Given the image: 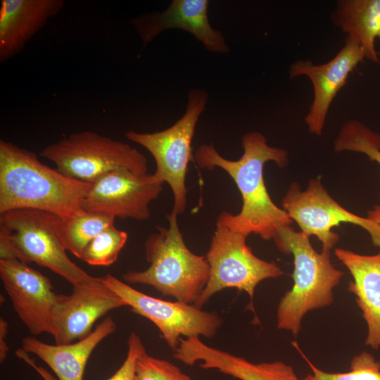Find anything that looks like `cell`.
Returning a JSON list of instances; mask_svg holds the SVG:
<instances>
[{"instance_id": "11", "label": "cell", "mask_w": 380, "mask_h": 380, "mask_svg": "<svg viewBox=\"0 0 380 380\" xmlns=\"http://www.w3.org/2000/svg\"><path fill=\"white\" fill-rule=\"evenodd\" d=\"M163 184L153 174L139 175L128 170L112 171L91 183L82 208L86 213L146 220L151 216L149 205L158 197Z\"/></svg>"}, {"instance_id": "13", "label": "cell", "mask_w": 380, "mask_h": 380, "mask_svg": "<svg viewBox=\"0 0 380 380\" xmlns=\"http://www.w3.org/2000/svg\"><path fill=\"white\" fill-rule=\"evenodd\" d=\"M123 306H127L125 302L99 277L72 286L70 295L58 294L51 322L55 344H69L85 338L92 332L96 320Z\"/></svg>"}, {"instance_id": "25", "label": "cell", "mask_w": 380, "mask_h": 380, "mask_svg": "<svg viewBox=\"0 0 380 380\" xmlns=\"http://www.w3.org/2000/svg\"><path fill=\"white\" fill-rule=\"evenodd\" d=\"M136 380H191L169 361L153 357L144 349L137 360Z\"/></svg>"}, {"instance_id": "3", "label": "cell", "mask_w": 380, "mask_h": 380, "mask_svg": "<svg viewBox=\"0 0 380 380\" xmlns=\"http://www.w3.org/2000/svg\"><path fill=\"white\" fill-rule=\"evenodd\" d=\"M310 236L284 226L274 238L277 248L293 257V284L281 298L277 312V328L296 336L307 312L327 307L334 302V289L343 272L330 260V251H316Z\"/></svg>"}, {"instance_id": "18", "label": "cell", "mask_w": 380, "mask_h": 380, "mask_svg": "<svg viewBox=\"0 0 380 380\" xmlns=\"http://www.w3.org/2000/svg\"><path fill=\"white\" fill-rule=\"evenodd\" d=\"M334 254L352 275L348 290L355 296L367 326L365 345L377 350L380 347V251L367 255L336 248Z\"/></svg>"}, {"instance_id": "1", "label": "cell", "mask_w": 380, "mask_h": 380, "mask_svg": "<svg viewBox=\"0 0 380 380\" xmlns=\"http://www.w3.org/2000/svg\"><path fill=\"white\" fill-rule=\"evenodd\" d=\"M243 153L236 160L222 157L213 144H202L196 151L194 159L202 169L224 170L234 181L241 195L242 207L238 214L222 212L216 224L249 235H259L264 240L274 239L279 229L291 226L293 220L278 207L267 192L263 177L264 165L272 161L279 167L288 163V152L267 144L265 137L258 132L243 134Z\"/></svg>"}, {"instance_id": "24", "label": "cell", "mask_w": 380, "mask_h": 380, "mask_svg": "<svg viewBox=\"0 0 380 380\" xmlns=\"http://www.w3.org/2000/svg\"><path fill=\"white\" fill-rule=\"evenodd\" d=\"M308 362L312 374L303 380H380V361L367 352L354 356L347 372H327Z\"/></svg>"}, {"instance_id": "27", "label": "cell", "mask_w": 380, "mask_h": 380, "mask_svg": "<svg viewBox=\"0 0 380 380\" xmlns=\"http://www.w3.org/2000/svg\"><path fill=\"white\" fill-rule=\"evenodd\" d=\"M16 355L25 360L27 363L31 365L34 369H36L38 373L43 377L44 380H57L54 378L50 373H49L44 368L37 366L34 362L31 360L28 356V354L25 352L22 348L18 349L16 350Z\"/></svg>"}, {"instance_id": "29", "label": "cell", "mask_w": 380, "mask_h": 380, "mask_svg": "<svg viewBox=\"0 0 380 380\" xmlns=\"http://www.w3.org/2000/svg\"><path fill=\"white\" fill-rule=\"evenodd\" d=\"M367 217L380 227V205H375L373 209L369 210Z\"/></svg>"}, {"instance_id": "9", "label": "cell", "mask_w": 380, "mask_h": 380, "mask_svg": "<svg viewBox=\"0 0 380 380\" xmlns=\"http://www.w3.org/2000/svg\"><path fill=\"white\" fill-rule=\"evenodd\" d=\"M132 310L151 320L162 338L175 350L184 336L213 338L222 324L216 314L205 312L194 305L170 302L146 295L112 274L99 277Z\"/></svg>"}, {"instance_id": "10", "label": "cell", "mask_w": 380, "mask_h": 380, "mask_svg": "<svg viewBox=\"0 0 380 380\" xmlns=\"http://www.w3.org/2000/svg\"><path fill=\"white\" fill-rule=\"evenodd\" d=\"M282 208L298 224L300 232L317 236L322 250L330 251L336 244L339 237L332 228L343 222L365 229L380 250V227L345 209L329 195L319 179H311L304 191L298 184L292 183L283 198Z\"/></svg>"}, {"instance_id": "12", "label": "cell", "mask_w": 380, "mask_h": 380, "mask_svg": "<svg viewBox=\"0 0 380 380\" xmlns=\"http://www.w3.org/2000/svg\"><path fill=\"white\" fill-rule=\"evenodd\" d=\"M0 277L13 310L31 334H52L57 301L50 279L15 258L0 259Z\"/></svg>"}, {"instance_id": "23", "label": "cell", "mask_w": 380, "mask_h": 380, "mask_svg": "<svg viewBox=\"0 0 380 380\" xmlns=\"http://www.w3.org/2000/svg\"><path fill=\"white\" fill-rule=\"evenodd\" d=\"M127 238V232L110 226L87 244L80 259L93 266H109L117 260Z\"/></svg>"}, {"instance_id": "5", "label": "cell", "mask_w": 380, "mask_h": 380, "mask_svg": "<svg viewBox=\"0 0 380 380\" xmlns=\"http://www.w3.org/2000/svg\"><path fill=\"white\" fill-rule=\"evenodd\" d=\"M62 218L33 209L0 214V259L34 262L61 276L72 286L96 279L68 257L61 236Z\"/></svg>"}, {"instance_id": "4", "label": "cell", "mask_w": 380, "mask_h": 380, "mask_svg": "<svg viewBox=\"0 0 380 380\" xmlns=\"http://www.w3.org/2000/svg\"><path fill=\"white\" fill-rule=\"evenodd\" d=\"M177 214L167 215L169 227H157L144 243L146 259L150 264L143 271L129 270L123 279L129 284L152 286L164 296L194 305L210 278L205 256L192 253L186 246L177 222Z\"/></svg>"}, {"instance_id": "7", "label": "cell", "mask_w": 380, "mask_h": 380, "mask_svg": "<svg viewBox=\"0 0 380 380\" xmlns=\"http://www.w3.org/2000/svg\"><path fill=\"white\" fill-rule=\"evenodd\" d=\"M39 155L63 174L89 183L118 170L148 174L147 158L137 148L93 131L72 133L47 145Z\"/></svg>"}, {"instance_id": "22", "label": "cell", "mask_w": 380, "mask_h": 380, "mask_svg": "<svg viewBox=\"0 0 380 380\" xmlns=\"http://www.w3.org/2000/svg\"><path fill=\"white\" fill-rule=\"evenodd\" d=\"M334 149L337 152L364 153L371 161L380 165V135L359 121H348L341 127L334 141Z\"/></svg>"}, {"instance_id": "6", "label": "cell", "mask_w": 380, "mask_h": 380, "mask_svg": "<svg viewBox=\"0 0 380 380\" xmlns=\"http://www.w3.org/2000/svg\"><path fill=\"white\" fill-rule=\"evenodd\" d=\"M208 93L193 89L188 94L184 113L172 126L159 132L127 131L126 138L144 147L153 157L154 178L169 184L173 195L172 210L178 215L186 207V174L189 164L195 160L191 143L197 122L205 110Z\"/></svg>"}, {"instance_id": "28", "label": "cell", "mask_w": 380, "mask_h": 380, "mask_svg": "<svg viewBox=\"0 0 380 380\" xmlns=\"http://www.w3.org/2000/svg\"><path fill=\"white\" fill-rule=\"evenodd\" d=\"M8 326L7 322L3 318L0 319V362L2 363L8 353V346L6 342Z\"/></svg>"}, {"instance_id": "8", "label": "cell", "mask_w": 380, "mask_h": 380, "mask_svg": "<svg viewBox=\"0 0 380 380\" xmlns=\"http://www.w3.org/2000/svg\"><path fill=\"white\" fill-rule=\"evenodd\" d=\"M248 234L216 224L205 258L210 265L208 282L194 305L201 308L215 293L227 288L244 291L251 302L258 284L283 274L274 262L255 256L246 244Z\"/></svg>"}, {"instance_id": "17", "label": "cell", "mask_w": 380, "mask_h": 380, "mask_svg": "<svg viewBox=\"0 0 380 380\" xmlns=\"http://www.w3.org/2000/svg\"><path fill=\"white\" fill-rule=\"evenodd\" d=\"M0 62L20 53L64 6L63 0H1Z\"/></svg>"}, {"instance_id": "21", "label": "cell", "mask_w": 380, "mask_h": 380, "mask_svg": "<svg viewBox=\"0 0 380 380\" xmlns=\"http://www.w3.org/2000/svg\"><path fill=\"white\" fill-rule=\"evenodd\" d=\"M115 217L98 212L61 220V236L66 251L80 259L87 244L106 228L114 225Z\"/></svg>"}, {"instance_id": "2", "label": "cell", "mask_w": 380, "mask_h": 380, "mask_svg": "<svg viewBox=\"0 0 380 380\" xmlns=\"http://www.w3.org/2000/svg\"><path fill=\"white\" fill-rule=\"evenodd\" d=\"M90 187L44 164L34 153L0 140V214L33 209L75 217L86 213L82 205Z\"/></svg>"}, {"instance_id": "19", "label": "cell", "mask_w": 380, "mask_h": 380, "mask_svg": "<svg viewBox=\"0 0 380 380\" xmlns=\"http://www.w3.org/2000/svg\"><path fill=\"white\" fill-rule=\"evenodd\" d=\"M116 329L113 318L107 317L92 332L76 343L51 345L34 337L26 336L22 349L43 360L59 380H83L87 361L95 348Z\"/></svg>"}, {"instance_id": "14", "label": "cell", "mask_w": 380, "mask_h": 380, "mask_svg": "<svg viewBox=\"0 0 380 380\" xmlns=\"http://www.w3.org/2000/svg\"><path fill=\"white\" fill-rule=\"evenodd\" d=\"M365 53L358 41L347 36L343 46L327 63L317 65L310 61L291 64V78L305 75L313 87V99L305 122L309 131L321 135L330 106L338 91L347 82L350 74L363 62Z\"/></svg>"}, {"instance_id": "26", "label": "cell", "mask_w": 380, "mask_h": 380, "mask_svg": "<svg viewBox=\"0 0 380 380\" xmlns=\"http://www.w3.org/2000/svg\"><path fill=\"white\" fill-rule=\"evenodd\" d=\"M127 357L120 367L107 380H136V367L139 354L145 349L140 337L132 331L127 341Z\"/></svg>"}, {"instance_id": "15", "label": "cell", "mask_w": 380, "mask_h": 380, "mask_svg": "<svg viewBox=\"0 0 380 380\" xmlns=\"http://www.w3.org/2000/svg\"><path fill=\"white\" fill-rule=\"evenodd\" d=\"M208 0H173L163 12L148 13L131 20L144 45L166 30L176 28L191 33L209 51H229L223 34L214 29L208 16Z\"/></svg>"}, {"instance_id": "16", "label": "cell", "mask_w": 380, "mask_h": 380, "mask_svg": "<svg viewBox=\"0 0 380 380\" xmlns=\"http://www.w3.org/2000/svg\"><path fill=\"white\" fill-rule=\"evenodd\" d=\"M173 357L204 369H217L239 380H303L293 368L281 361L253 363L229 353L210 347L198 337L181 338Z\"/></svg>"}, {"instance_id": "20", "label": "cell", "mask_w": 380, "mask_h": 380, "mask_svg": "<svg viewBox=\"0 0 380 380\" xmlns=\"http://www.w3.org/2000/svg\"><path fill=\"white\" fill-rule=\"evenodd\" d=\"M331 19L347 36L358 41L365 58L379 63L375 42L380 40V0L340 1Z\"/></svg>"}]
</instances>
